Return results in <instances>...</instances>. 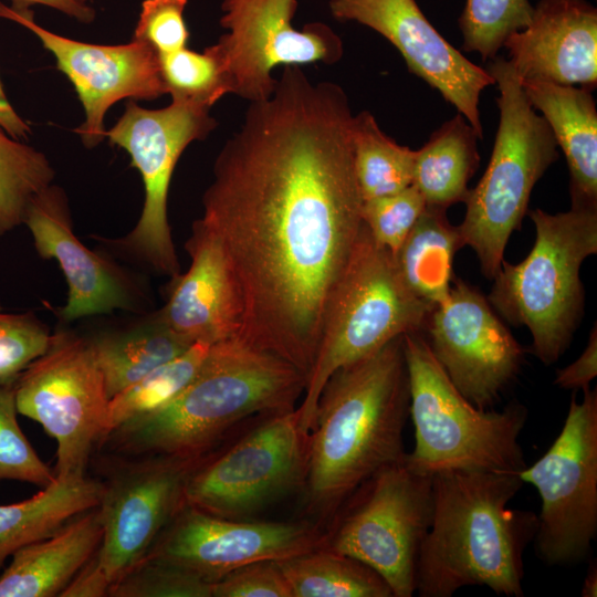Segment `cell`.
<instances>
[{"mask_svg": "<svg viewBox=\"0 0 597 597\" xmlns=\"http://www.w3.org/2000/svg\"><path fill=\"white\" fill-rule=\"evenodd\" d=\"M353 117L341 85L284 65L271 96L249 103L218 153L196 220L227 261L239 337L306 380L364 224Z\"/></svg>", "mask_w": 597, "mask_h": 597, "instance_id": "cell-1", "label": "cell"}, {"mask_svg": "<svg viewBox=\"0 0 597 597\" xmlns=\"http://www.w3.org/2000/svg\"><path fill=\"white\" fill-rule=\"evenodd\" d=\"M409 385L402 336L325 383L307 434L306 509L331 520L381 468L405 459Z\"/></svg>", "mask_w": 597, "mask_h": 597, "instance_id": "cell-2", "label": "cell"}, {"mask_svg": "<svg viewBox=\"0 0 597 597\" xmlns=\"http://www.w3.org/2000/svg\"><path fill=\"white\" fill-rule=\"evenodd\" d=\"M520 473L454 469L432 475V515L416 573L420 597H451L467 586L523 597L524 553L537 514L507 505Z\"/></svg>", "mask_w": 597, "mask_h": 597, "instance_id": "cell-3", "label": "cell"}, {"mask_svg": "<svg viewBox=\"0 0 597 597\" xmlns=\"http://www.w3.org/2000/svg\"><path fill=\"white\" fill-rule=\"evenodd\" d=\"M306 381L276 355L240 337L223 339L211 344L199 371L176 398L123 423L102 443L123 457H203L240 422L296 408Z\"/></svg>", "mask_w": 597, "mask_h": 597, "instance_id": "cell-4", "label": "cell"}, {"mask_svg": "<svg viewBox=\"0 0 597 597\" xmlns=\"http://www.w3.org/2000/svg\"><path fill=\"white\" fill-rule=\"evenodd\" d=\"M536 238L517 264L502 261L488 301L503 318L525 326L532 353L545 365L567 349L584 311L583 262L597 253V207L528 212Z\"/></svg>", "mask_w": 597, "mask_h": 597, "instance_id": "cell-5", "label": "cell"}, {"mask_svg": "<svg viewBox=\"0 0 597 597\" xmlns=\"http://www.w3.org/2000/svg\"><path fill=\"white\" fill-rule=\"evenodd\" d=\"M415 447L408 463L433 475L454 469L520 473L525 467L520 436L527 410L480 409L464 398L433 356L421 331L402 335Z\"/></svg>", "mask_w": 597, "mask_h": 597, "instance_id": "cell-6", "label": "cell"}, {"mask_svg": "<svg viewBox=\"0 0 597 597\" xmlns=\"http://www.w3.org/2000/svg\"><path fill=\"white\" fill-rule=\"evenodd\" d=\"M500 95V122L489 165L470 189L464 219L458 226L482 273L500 271L507 241L521 227L535 184L558 157V145L545 121L528 102L511 62L502 56L485 67Z\"/></svg>", "mask_w": 597, "mask_h": 597, "instance_id": "cell-7", "label": "cell"}, {"mask_svg": "<svg viewBox=\"0 0 597 597\" xmlns=\"http://www.w3.org/2000/svg\"><path fill=\"white\" fill-rule=\"evenodd\" d=\"M433 306L405 284L394 255L365 224L329 302L321 343L297 407L308 434L321 391L333 373L371 356L390 341L426 325Z\"/></svg>", "mask_w": 597, "mask_h": 597, "instance_id": "cell-8", "label": "cell"}, {"mask_svg": "<svg viewBox=\"0 0 597 597\" xmlns=\"http://www.w3.org/2000/svg\"><path fill=\"white\" fill-rule=\"evenodd\" d=\"M432 498V475L411 467L405 457L350 494L332 519L325 546L371 567L394 597H411Z\"/></svg>", "mask_w": 597, "mask_h": 597, "instance_id": "cell-9", "label": "cell"}, {"mask_svg": "<svg viewBox=\"0 0 597 597\" xmlns=\"http://www.w3.org/2000/svg\"><path fill=\"white\" fill-rule=\"evenodd\" d=\"M210 109L181 101L163 108H145L128 100L111 129L109 143L130 157L144 184V205L135 227L124 237L105 240L112 247L170 279L180 273L168 222V192L178 159L189 144L216 128Z\"/></svg>", "mask_w": 597, "mask_h": 597, "instance_id": "cell-10", "label": "cell"}, {"mask_svg": "<svg viewBox=\"0 0 597 597\" xmlns=\"http://www.w3.org/2000/svg\"><path fill=\"white\" fill-rule=\"evenodd\" d=\"M18 413L39 422L56 443V478H84L105 434L109 396L92 337L52 333L43 355L14 384Z\"/></svg>", "mask_w": 597, "mask_h": 597, "instance_id": "cell-11", "label": "cell"}, {"mask_svg": "<svg viewBox=\"0 0 597 597\" xmlns=\"http://www.w3.org/2000/svg\"><path fill=\"white\" fill-rule=\"evenodd\" d=\"M573 396L563 428L547 451L520 476L541 498L534 538L548 566L583 562L597 535V390Z\"/></svg>", "mask_w": 597, "mask_h": 597, "instance_id": "cell-12", "label": "cell"}, {"mask_svg": "<svg viewBox=\"0 0 597 597\" xmlns=\"http://www.w3.org/2000/svg\"><path fill=\"white\" fill-rule=\"evenodd\" d=\"M307 434L297 407L264 416L224 450L212 451L191 473L186 505L223 519L247 520L303 486Z\"/></svg>", "mask_w": 597, "mask_h": 597, "instance_id": "cell-13", "label": "cell"}, {"mask_svg": "<svg viewBox=\"0 0 597 597\" xmlns=\"http://www.w3.org/2000/svg\"><path fill=\"white\" fill-rule=\"evenodd\" d=\"M209 454L125 457L102 481L103 536L96 555L111 586L148 555L186 505L189 476Z\"/></svg>", "mask_w": 597, "mask_h": 597, "instance_id": "cell-14", "label": "cell"}, {"mask_svg": "<svg viewBox=\"0 0 597 597\" xmlns=\"http://www.w3.org/2000/svg\"><path fill=\"white\" fill-rule=\"evenodd\" d=\"M297 0H222L220 25L227 30L214 43L229 74L231 94L251 102L269 98L279 65L343 57L342 39L323 22L294 28Z\"/></svg>", "mask_w": 597, "mask_h": 597, "instance_id": "cell-15", "label": "cell"}, {"mask_svg": "<svg viewBox=\"0 0 597 597\" xmlns=\"http://www.w3.org/2000/svg\"><path fill=\"white\" fill-rule=\"evenodd\" d=\"M427 343L451 383L472 405L489 409L519 375L524 349L476 289L453 279L426 322Z\"/></svg>", "mask_w": 597, "mask_h": 597, "instance_id": "cell-16", "label": "cell"}, {"mask_svg": "<svg viewBox=\"0 0 597 597\" xmlns=\"http://www.w3.org/2000/svg\"><path fill=\"white\" fill-rule=\"evenodd\" d=\"M0 17L34 33L74 86L85 115L75 132L87 148L98 146L106 137L104 118L116 102L155 100L167 94L159 55L146 43L132 40L103 45L72 40L39 25L30 8L1 2Z\"/></svg>", "mask_w": 597, "mask_h": 597, "instance_id": "cell-17", "label": "cell"}, {"mask_svg": "<svg viewBox=\"0 0 597 597\" xmlns=\"http://www.w3.org/2000/svg\"><path fill=\"white\" fill-rule=\"evenodd\" d=\"M326 540L318 523L231 520L185 505L148 555L214 583L243 565L285 559L323 547Z\"/></svg>", "mask_w": 597, "mask_h": 597, "instance_id": "cell-18", "label": "cell"}, {"mask_svg": "<svg viewBox=\"0 0 597 597\" xmlns=\"http://www.w3.org/2000/svg\"><path fill=\"white\" fill-rule=\"evenodd\" d=\"M328 7L335 19L360 23L387 39L408 71L438 91L483 137L480 95L494 80L437 31L416 0H331Z\"/></svg>", "mask_w": 597, "mask_h": 597, "instance_id": "cell-19", "label": "cell"}, {"mask_svg": "<svg viewBox=\"0 0 597 597\" xmlns=\"http://www.w3.org/2000/svg\"><path fill=\"white\" fill-rule=\"evenodd\" d=\"M23 224L43 259L57 261L67 283V300L60 316L65 322L108 314L138 312L143 289L123 266L88 249L73 231L65 191L51 185L29 205Z\"/></svg>", "mask_w": 597, "mask_h": 597, "instance_id": "cell-20", "label": "cell"}, {"mask_svg": "<svg viewBox=\"0 0 597 597\" xmlns=\"http://www.w3.org/2000/svg\"><path fill=\"white\" fill-rule=\"evenodd\" d=\"M503 46L521 81L597 85V9L587 0H540Z\"/></svg>", "mask_w": 597, "mask_h": 597, "instance_id": "cell-21", "label": "cell"}, {"mask_svg": "<svg viewBox=\"0 0 597 597\" xmlns=\"http://www.w3.org/2000/svg\"><path fill=\"white\" fill-rule=\"evenodd\" d=\"M185 249L190 265L171 279L167 302L159 310L164 321L190 344L239 337L241 310L220 245L195 220Z\"/></svg>", "mask_w": 597, "mask_h": 597, "instance_id": "cell-22", "label": "cell"}, {"mask_svg": "<svg viewBox=\"0 0 597 597\" xmlns=\"http://www.w3.org/2000/svg\"><path fill=\"white\" fill-rule=\"evenodd\" d=\"M103 536L97 506L12 554L0 576V597H53L97 552Z\"/></svg>", "mask_w": 597, "mask_h": 597, "instance_id": "cell-23", "label": "cell"}, {"mask_svg": "<svg viewBox=\"0 0 597 597\" xmlns=\"http://www.w3.org/2000/svg\"><path fill=\"white\" fill-rule=\"evenodd\" d=\"M521 84L565 155L572 206L597 207V109L593 91L542 81Z\"/></svg>", "mask_w": 597, "mask_h": 597, "instance_id": "cell-24", "label": "cell"}, {"mask_svg": "<svg viewBox=\"0 0 597 597\" xmlns=\"http://www.w3.org/2000/svg\"><path fill=\"white\" fill-rule=\"evenodd\" d=\"M102 481L56 478L33 496L0 504V568L19 548L42 540L80 514L96 507Z\"/></svg>", "mask_w": 597, "mask_h": 597, "instance_id": "cell-25", "label": "cell"}, {"mask_svg": "<svg viewBox=\"0 0 597 597\" xmlns=\"http://www.w3.org/2000/svg\"><path fill=\"white\" fill-rule=\"evenodd\" d=\"M478 139L482 137L458 113L416 150L412 185L427 206L447 210L454 203L465 202L470 193L468 182L480 163Z\"/></svg>", "mask_w": 597, "mask_h": 597, "instance_id": "cell-26", "label": "cell"}, {"mask_svg": "<svg viewBox=\"0 0 597 597\" xmlns=\"http://www.w3.org/2000/svg\"><path fill=\"white\" fill-rule=\"evenodd\" d=\"M463 245L446 209L427 206L394 258L411 293L434 306L449 294L453 258Z\"/></svg>", "mask_w": 597, "mask_h": 597, "instance_id": "cell-27", "label": "cell"}, {"mask_svg": "<svg viewBox=\"0 0 597 597\" xmlns=\"http://www.w3.org/2000/svg\"><path fill=\"white\" fill-rule=\"evenodd\" d=\"M92 339L109 399L192 345L167 325L159 311L132 327Z\"/></svg>", "mask_w": 597, "mask_h": 597, "instance_id": "cell-28", "label": "cell"}, {"mask_svg": "<svg viewBox=\"0 0 597 597\" xmlns=\"http://www.w3.org/2000/svg\"><path fill=\"white\" fill-rule=\"evenodd\" d=\"M277 563L292 597H394L376 570L326 546Z\"/></svg>", "mask_w": 597, "mask_h": 597, "instance_id": "cell-29", "label": "cell"}, {"mask_svg": "<svg viewBox=\"0 0 597 597\" xmlns=\"http://www.w3.org/2000/svg\"><path fill=\"white\" fill-rule=\"evenodd\" d=\"M352 133L354 169L364 201L412 185L416 150L386 135L368 111L354 115Z\"/></svg>", "mask_w": 597, "mask_h": 597, "instance_id": "cell-30", "label": "cell"}, {"mask_svg": "<svg viewBox=\"0 0 597 597\" xmlns=\"http://www.w3.org/2000/svg\"><path fill=\"white\" fill-rule=\"evenodd\" d=\"M210 346L208 343H193L179 356L113 396L108 402L103 440L123 423L154 412L176 398L199 371Z\"/></svg>", "mask_w": 597, "mask_h": 597, "instance_id": "cell-31", "label": "cell"}, {"mask_svg": "<svg viewBox=\"0 0 597 597\" xmlns=\"http://www.w3.org/2000/svg\"><path fill=\"white\" fill-rule=\"evenodd\" d=\"M46 156L0 127V237L23 223L33 198L52 185Z\"/></svg>", "mask_w": 597, "mask_h": 597, "instance_id": "cell-32", "label": "cell"}, {"mask_svg": "<svg viewBox=\"0 0 597 597\" xmlns=\"http://www.w3.org/2000/svg\"><path fill=\"white\" fill-rule=\"evenodd\" d=\"M163 81L171 100L211 108L231 94L224 62L214 44L202 52L186 48L159 55Z\"/></svg>", "mask_w": 597, "mask_h": 597, "instance_id": "cell-33", "label": "cell"}, {"mask_svg": "<svg viewBox=\"0 0 597 597\" xmlns=\"http://www.w3.org/2000/svg\"><path fill=\"white\" fill-rule=\"evenodd\" d=\"M533 7L530 0H467L459 18L463 50L494 59L507 36L527 25Z\"/></svg>", "mask_w": 597, "mask_h": 597, "instance_id": "cell-34", "label": "cell"}, {"mask_svg": "<svg viewBox=\"0 0 597 597\" xmlns=\"http://www.w3.org/2000/svg\"><path fill=\"white\" fill-rule=\"evenodd\" d=\"M213 583L164 558L147 555L108 590L112 597H212Z\"/></svg>", "mask_w": 597, "mask_h": 597, "instance_id": "cell-35", "label": "cell"}, {"mask_svg": "<svg viewBox=\"0 0 597 597\" xmlns=\"http://www.w3.org/2000/svg\"><path fill=\"white\" fill-rule=\"evenodd\" d=\"M17 413L14 386H0V483L20 481L45 488L55 473L36 454Z\"/></svg>", "mask_w": 597, "mask_h": 597, "instance_id": "cell-36", "label": "cell"}, {"mask_svg": "<svg viewBox=\"0 0 597 597\" xmlns=\"http://www.w3.org/2000/svg\"><path fill=\"white\" fill-rule=\"evenodd\" d=\"M426 207L423 196L411 185L399 192L365 200L362 219L374 241L395 255Z\"/></svg>", "mask_w": 597, "mask_h": 597, "instance_id": "cell-37", "label": "cell"}, {"mask_svg": "<svg viewBox=\"0 0 597 597\" xmlns=\"http://www.w3.org/2000/svg\"><path fill=\"white\" fill-rule=\"evenodd\" d=\"M51 337L32 312L0 313V386H14L22 371L45 353Z\"/></svg>", "mask_w": 597, "mask_h": 597, "instance_id": "cell-38", "label": "cell"}, {"mask_svg": "<svg viewBox=\"0 0 597 597\" xmlns=\"http://www.w3.org/2000/svg\"><path fill=\"white\" fill-rule=\"evenodd\" d=\"M186 6L187 0H144L133 40L148 44L158 55L186 48Z\"/></svg>", "mask_w": 597, "mask_h": 597, "instance_id": "cell-39", "label": "cell"}, {"mask_svg": "<svg viewBox=\"0 0 597 597\" xmlns=\"http://www.w3.org/2000/svg\"><path fill=\"white\" fill-rule=\"evenodd\" d=\"M212 597H292V594L277 561H259L216 580Z\"/></svg>", "mask_w": 597, "mask_h": 597, "instance_id": "cell-40", "label": "cell"}, {"mask_svg": "<svg viewBox=\"0 0 597 597\" xmlns=\"http://www.w3.org/2000/svg\"><path fill=\"white\" fill-rule=\"evenodd\" d=\"M597 375V327H593L580 356L568 366L557 369L554 384L563 389L585 390Z\"/></svg>", "mask_w": 597, "mask_h": 597, "instance_id": "cell-41", "label": "cell"}, {"mask_svg": "<svg viewBox=\"0 0 597 597\" xmlns=\"http://www.w3.org/2000/svg\"><path fill=\"white\" fill-rule=\"evenodd\" d=\"M96 553L77 572L73 579L62 590L60 597L108 596L111 583L98 563Z\"/></svg>", "mask_w": 597, "mask_h": 597, "instance_id": "cell-42", "label": "cell"}, {"mask_svg": "<svg viewBox=\"0 0 597 597\" xmlns=\"http://www.w3.org/2000/svg\"><path fill=\"white\" fill-rule=\"evenodd\" d=\"M13 7L30 8L41 4L55 9L82 23H91L95 19V11L87 3L80 0H10Z\"/></svg>", "mask_w": 597, "mask_h": 597, "instance_id": "cell-43", "label": "cell"}, {"mask_svg": "<svg viewBox=\"0 0 597 597\" xmlns=\"http://www.w3.org/2000/svg\"><path fill=\"white\" fill-rule=\"evenodd\" d=\"M0 127L12 138L28 139L31 134L29 124L15 112L10 104L0 81Z\"/></svg>", "mask_w": 597, "mask_h": 597, "instance_id": "cell-44", "label": "cell"}, {"mask_svg": "<svg viewBox=\"0 0 597 597\" xmlns=\"http://www.w3.org/2000/svg\"><path fill=\"white\" fill-rule=\"evenodd\" d=\"M580 593L583 597L597 596V566L595 563L588 567Z\"/></svg>", "mask_w": 597, "mask_h": 597, "instance_id": "cell-45", "label": "cell"}, {"mask_svg": "<svg viewBox=\"0 0 597 597\" xmlns=\"http://www.w3.org/2000/svg\"><path fill=\"white\" fill-rule=\"evenodd\" d=\"M80 1H82V2H85V3H86V1H87V0H80Z\"/></svg>", "mask_w": 597, "mask_h": 597, "instance_id": "cell-46", "label": "cell"}]
</instances>
